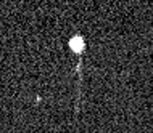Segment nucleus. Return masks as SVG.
<instances>
[{
    "label": "nucleus",
    "instance_id": "f257e3e1",
    "mask_svg": "<svg viewBox=\"0 0 153 133\" xmlns=\"http://www.w3.org/2000/svg\"><path fill=\"white\" fill-rule=\"evenodd\" d=\"M68 47H69V50H71L73 53H76L77 56L82 55V51H84V48H85L84 35H81V34L71 35V39H69V42H68Z\"/></svg>",
    "mask_w": 153,
    "mask_h": 133
}]
</instances>
